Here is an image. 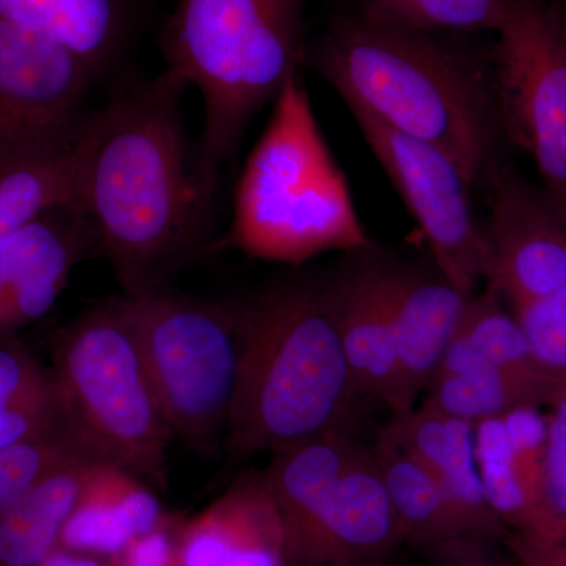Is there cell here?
Segmentation results:
<instances>
[{
	"mask_svg": "<svg viewBox=\"0 0 566 566\" xmlns=\"http://www.w3.org/2000/svg\"><path fill=\"white\" fill-rule=\"evenodd\" d=\"M349 111L422 232L434 266L463 292H479L490 277L491 252L472 208L471 182L433 145L395 132L367 112Z\"/></svg>",
	"mask_w": 566,
	"mask_h": 566,
	"instance_id": "obj_9",
	"label": "cell"
},
{
	"mask_svg": "<svg viewBox=\"0 0 566 566\" xmlns=\"http://www.w3.org/2000/svg\"><path fill=\"white\" fill-rule=\"evenodd\" d=\"M359 11L395 28L468 39L495 33L502 0H357Z\"/></svg>",
	"mask_w": 566,
	"mask_h": 566,
	"instance_id": "obj_27",
	"label": "cell"
},
{
	"mask_svg": "<svg viewBox=\"0 0 566 566\" xmlns=\"http://www.w3.org/2000/svg\"><path fill=\"white\" fill-rule=\"evenodd\" d=\"M556 542H564L566 543V520L565 523L562 524L560 528H558L557 535H556Z\"/></svg>",
	"mask_w": 566,
	"mask_h": 566,
	"instance_id": "obj_35",
	"label": "cell"
},
{
	"mask_svg": "<svg viewBox=\"0 0 566 566\" xmlns=\"http://www.w3.org/2000/svg\"><path fill=\"white\" fill-rule=\"evenodd\" d=\"M549 382L505 370L438 374L422 395V403L472 424L502 416L516 406L545 403Z\"/></svg>",
	"mask_w": 566,
	"mask_h": 566,
	"instance_id": "obj_26",
	"label": "cell"
},
{
	"mask_svg": "<svg viewBox=\"0 0 566 566\" xmlns=\"http://www.w3.org/2000/svg\"><path fill=\"white\" fill-rule=\"evenodd\" d=\"M98 557L92 556V554L76 553V551L65 549V547H57L40 566H117L115 565V557L111 564L99 560Z\"/></svg>",
	"mask_w": 566,
	"mask_h": 566,
	"instance_id": "obj_34",
	"label": "cell"
},
{
	"mask_svg": "<svg viewBox=\"0 0 566 566\" xmlns=\"http://www.w3.org/2000/svg\"><path fill=\"white\" fill-rule=\"evenodd\" d=\"M475 457L483 493L494 515L513 532L536 534L543 479L517 453L501 416L475 424Z\"/></svg>",
	"mask_w": 566,
	"mask_h": 566,
	"instance_id": "obj_24",
	"label": "cell"
},
{
	"mask_svg": "<svg viewBox=\"0 0 566 566\" xmlns=\"http://www.w3.org/2000/svg\"><path fill=\"white\" fill-rule=\"evenodd\" d=\"M387 297L397 333L406 400L415 408L439 364L472 294L458 289L438 268L385 251Z\"/></svg>",
	"mask_w": 566,
	"mask_h": 566,
	"instance_id": "obj_15",
	"label": "cell"
},
{
	"mask_svg": "<svg viewBox=\"0 0 566 566\" xmlns=\"http://www.w3.org/2000/svg\"><path fill=\"white\" fill-rule=\"evenodd\" d=\"M490 545L488 539L453 538L424 551L433 566H504Z\"/></svg>",
	"mask_w": 566,
	"mask_h": 566,
	"instance_id": "obj_31",
	"label": "cell"
},
{
	"mask_svg": "<svg viewBox=\"0 0 566 566\" xmlns=\"http://www.w3.org/2000/svg\"><path fill=\"white\" fill-rule=\"evenodd\" d=\"M371 244L316 122L303 74L294 76L275 98L245 163L232 223L219 245L266 262L303 264Z\"/></svg>",
	"mask_w": 566,
	"mask_h": 566,
	"instance_id": "obj_5",
	"label": "cell"
},
{
	"mask_svg": "<svg viewBox=\"0 0 566 566\" xmlns=\"http://www.w3.org/2000/svg\"><path fill=\"white\" fill-rule=\"evenodd\" d=\"M52 359L62 424L82 452L166 490L174 436L120 294L66 324Z\"/></svg>",
	"mask_w": 566,
	"mask_h": 566,
	"instance_id": "obj_6",
	"label": "cell"
},
{
	"mask_svg": "<svg viewBox=\"0 0 566 566\" xmlns=\"http://www.w3.org/2000/svg\"><path fill=\"white\" fill-rule=\"evenodd\" d=\"M96 81L57 41L0 18V161L73 145Z\"/></svg>",
	"mask_w": 566,
	"mask_h": 566,
	"instance_id": "obj_10",
	"label": "cell"
},
{
	"mask_svg": "<svg viewBox=\"0 0 566 566\" xmlns=\"http://www.w3.org/2000/svg\"><path fill=\"white\" fill-rule=\"evenodd\" d=\"M88 458L65 428L0 449V515L66 465ZM92 460V458H91Z\"/></svg>",
	"mask_w": 566,
	"mask_h": 566,
	"instance_id": "obj_28",
	"label": "cell"
},
{
	"mask_svg": "<svg viewBox=\"0 0 566 566\" xmlns=\"http://www.w3.org/2000/svg\"><path fill=\"white\" fill-rule=\"evenodd\" d=\"M547 406V442L543 468L542 517L536 536L556 538L566 520V379L551 382Z\"/></svg>",
	"mask_w": 566,
	"mask_h": 566,
	"instance_id": "obj_29",
	"label": "cell"
},
{
	"mask_svg": "<svg viewBox=\"0 0 566 566\" xmlns=\"http://www.w3.org/2000/svg\"><path fill=\"white\" fill-rule=\"evenodd\" d=\"M88 461L55 472L0 515V566H40L61 547Z\"/></svg>",
	"mask_w": 566,
	"mask_h": 566,
	"instance_id": "obj_22",
	"label": "cell"
},
{
	"mask_svg": "<svg viewBox=\"0 0 566 566\" xmlns=\"http://www.w3.org/2000/svg\"><path fill=\"white\" fill-rule=\"evenodd\" d=\"M164 510L150 485L118 465L91 460L80 497L63 528L61 547L117 557L163 528Z\"/></svg>",
	"mask_w": 566,
	"mask_h": 566,
	"instance_id": "obj_18",
	"label": "cell"
},
{
	"mask_svg": "<svg viewBox=\"0 0 566 566\" xmlns=\"http://www.w3.org/2000/svg\"><path fill=\"white\" fill-rule=\"evenodd\" d=\"M405 545L475 538L460 506L412 453L379 431L374 446Z\"/></svg>",
	"mask_w": 566,
	"mask_h": 566,
	"instance_id": "obj_20",
	"label": "cell"
},
{
	"mask_svg": "<svg viewBox=\"0 0 566 566\" xmlns=\"http://www.w3.org/2000/svg\"><path fill=\"white\" fill-rule=\"evenodd\" d=\"M62 427L52 368L20 335L0 337V449Z\"/></svg>",
	"mask_w": 566,
	"mask_h": 566,
	"instance_id": "obj_23",
	"label": "cell"
},
{
	"mask_svg": "<svg viewBox=\"0 0 566 566\" xmlns=\"http://www.w3.org/2000/svg\"><path fill=\"white\" fill-rule=\"evenodd\" d=\"M117 566H177L175 543L163 528L134 542L125 553L115 557Z\"/></svg>",
	"mask_w": 566,
	"mask_h": 566,
	"instance_id": "obj_33",
	"label": "cell"
},
{
	"mask_svg": "<svg viewBox=\"0 0 566 566\" xmlns=\"http://www.w3.org/2000/svg\"><path fill=\"white\" fill-rule=\"evenodd\" d=\"M493 55L504 139L531 156L539 185L566 208V9L502 0Z\"/></svg>",
	"mask_w": 566,
	"mask_h": 566,
	"instance_id": "obj_8",
	"label": "cell"
},
{
	"mask_svg": "<svg viewBox=\"0 0 566 566\" xmlns=\"http://www.w3.org/2000/svg\"><path fill=\"white\" fill-rule=\"evenodd\" d=\"M96 255V241L76 205L44 211L0 241V337L44 318L74 268Z\"/></svg>",
	"mask_w": 566,
	"mask_h": 566,
	"instance_id": "obj_14",
	"label": "cell"
},
{
	"mask_svg": "<svg viewBox=\"0 0 566 566\" xmlns=\"http://www.w3.org/2000/svg\"><path fill=\"white\" fill-rule=\"evenodd\" d=\"M510 311L523 327L542 374L551 382L566 379V283L549 296Z\"/></svg>",
	"mask_w": 566,
	"mask_h": 566,
	"instance_id": "obj_30",
	"label": "cell"
},
{
	"mask_svg": "<svg viewBox=\"0 0 566 566\" xmlns=\"http://www.w3.org/2000/svg\"><path fill=\"white\" fill-rule=\"evenodd\" d=\"M381 566H392V565H390L389 562H387V564L381 565Z\"/></svg>",
	"mask_w": 566,
	"mask_h": 566,
	"instance_id": "obj_36",
	"label": "cell"
},
{
	"mask_svg": "<svg viewBox=\"0 0 566 566\" xmlns=\"http://www.w3.org/2000/svg\"><path fill=\"white\" fill-rule=\"evenodd\" d=\"M290 566H381L403 546L374 447L359 446L337 485L286 532Z\"/></svg>",
	"mask_w": 566,
	"mask_h": 566,
	"instance_id": "obj_12",
	"label": "cell"
},
{
	"mask_svg": "<svg viewBox=\"0 0 566 566\" xmlns=\"http://www.w3.org/2000/svg\"><path fill=\"white\" fill-rule=\"evenodd\" d=\"M305 2L178 0L167 18L164 71L202 96L197 155L211 185H218L253 118L303 74Z\"/></svg>",
	"mask_w": 566,
	"mask_h": 566,
	"instance_id": "obj_4",
	"label": "cell"
},
{
	"mask_svg": "<svg viewBox=\"0 0 566 566\" xmlns=\"http://www.w3.org/2000/svg\"><path fill=\"white\" fill-rule=\"evenodd\" d=\"M471 370H505L551 385L516 316L490 286L472 294L436 375Z\"/></svg>",
	"mask_w": 566,
	"mask_h": 566,
	"instance_id": "obj_21",
	"label": "cell"
},
{
	"mask_svg": "<svg viewBox=\"0 0 566 566\" xmlns=\"http://www.w3.org/2000/svg\"><path fill=\"white\" fill-rule=\"evenodd\" d=\"M326 277L357 394L381 401L392 412L408 411L387 297L385 251L371 244L342 253Z\"/></svg>",
	"mask_w": 566,
	"mask_h": 566,
	"instance_id": "obj_13",
	"label": "cell"
},
{
	"mask_svg": "<svg viewBox=\"0 0 566 566\" xmlns=\"http://www.w3.org/2000/svg\"><path fill=\"white\" fill-rule=\"evenodd\" d=\"M382 434L412 453L452 495L475 538L493 542L506 527L488 505L475 457V424L427 403L392 412Z\"/></svg>",
	"mask_w": 566,
	"mask_h": 566,
	"instance_id": "obj_17",
	"label": "cell"
},
{
	"mask_svg": "<svg viewBox=\"0 0 566 566\" xmlns=\"http://www.w3.org/2000/svg\"><path fill=\"white\" fill-rule=\"evenodd\" d=\"M243 357L223 452L243 461L348 430L359 400L326 274L296 273L240 301Z\"/></svg>",
	"mask_w": 566,
	"mask_h": 566,
	"instance_id": "obj_3",
	"label": "cell"
},
{
	"mask_svg": "<svg viewBox=\"0 0 566 566\" xmlns=\"http://www.w3.org/2000/svg\"><path fill=\"white\" fill-rule=\"evenodd\" d=\"M491 273L485 286L510 308L549 296L566 283V208L542 185L501 159L485 180Z\"/></svg>",
	"mask_w": 566,
	"mask_h": 566,
	"instance_id": "obj_11",
	"label": "cell"
},
{
	"mask_svg": "<svg viewBox=\"0 0 566 566\" xmlns=\"http://www.w3.org/2000/svg\"><path fill=\"white\" fill-rule=\"evenodd\" d=\"M506 546L517 566H566V543L524 532L506 534Z\"/></svg>",
	"mask_w": 566,
	"mask_h": 566,
	"instance_id": "obj_32",
	"label": "cell"
},
{
	"mask_svg": "<svg viewBox=\"0 0 566 566\" xmlns=\"http://www.w3.org/2000/svg\"><path fill=\"white\" fill-rule=\"evenodd\" d=\"M177 566H290L281 517L249 474L186 524L175 543Z\"/></svg>",
	"mask_w": 566,
	"mask_h": 566,
	"instance_id": "obj_16",
	"label": "cell"
},
{
	"mask_svg": "<svg viewBox=\"0 0 566 566\" xmlns=\"http://www.w3.org/2000/svg\"><path fill=\"white\" fill-rule=\"evenodd\" d=\"M153 0H0V18L57 41L102 77L137 40Z\"/></svg>",
	"mask_w": 566,
	"mask_h": 566,
	"instance_id": "obj_19",
	"label": "cell"
},
{
	"mask_svg": "<svg viewBox=\"0 0 566 566\" xmlns=\"http://www.w3.org/2000/svg\"><path fill=\"white\" fill-rule=\"evenodd\" d=\"M186 88L163 71L92 111L77 142L76 207L123 294L170 289L212 248L216 186L186 132Z\"/></svg>",
	"mask_w": 566,
	"mask_h": 566,
	"instance_id": "obj_1",
	"label": "cell"
},
{
	"mask_svg": "<svg viewBox=\"0 0 566 566\" xmlns=\"http://www.w3.org/2000/svg\"><path fill=\"white\" fill-rule=\"evenodd\" d=\"M305 66L348 109L446 153L472 188L502 159L493 55L465 39L395 28L359 11L308 44Z\"/></svg>",
	"mask_w": 566,
	"mask_h": 566,
	"instance_id": "obj_2",
	"label": "cell"
},
{
	"mask_svg": "<svg viewBox=\"0 0 566 566\" xmlns=\"http://www.w3.org/2000/svg\"><path fill=\"white\" fill-rule=\"evenodd\" d=\"M120 301L174 439L214 455L226 441L240 381V301L170 289L122 293Z\"/></svg>",
	"mask_w": 566,
	"mask_h": 566,
	"instance_id": "obj_7",
	"label": "cell"
},
{
	"mask_svg": "<svg viewBox=\"0 0 566 566\" xmlns=\"http://www.w3.org/2000/svg\"><path fill=\"white\" fill-rule=\"evenodd\" d=\"M77 142L80 137L62 150L0 161V241L44 211L76 205Z\"/></svg>",
	"mask_w": 566,
	"mask_h": 566,
	"instance_id": "obj_25",
	"label": "cell"
}]
</instances>
